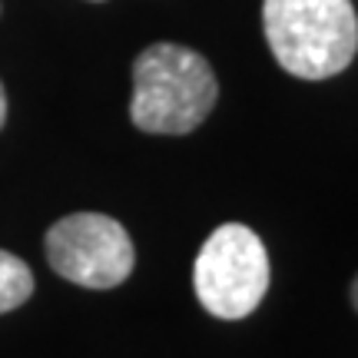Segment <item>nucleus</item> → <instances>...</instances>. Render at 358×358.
<instances>
[{
    "label": "nucleus",
    "mask_w": 358,
    "mask_h": 358,
    "mask_svg": "<svg viewBox=\"0 0 358 358\" xmlns=\"http://www.w3.org/2000/svg\"><path fill=\"white\" fill-rule=\"evenodd\" d=\"M268 252L243 222L219 226L196 256L192 289L203 308L216 319L236 322L259 308L268 292Z\"/></svg>",
    "instance_id": "3"
},
{
    "label": "nucleus",
    "mask_w": 358,
    "mask_h": 358,
    "mask_svg": "<svg viewBox=\"0 0 358 358\" xmlns=\"http://www.w3.org/2000/svg\"><path fill=\"white\" fill-rule=\"evenodd\" d=\"M47 262L83 289H116L129 279L136 252L129 232L103 213H73L47 229Z\"/></svg>",
    "instance_id": "4"
},
{
    "label": "nucleus",
    "mask_w": 358,
    "mask_h": 358,
    "mask_svg": "<svg viewBox=\"0 0 358 358\" xmlns=\"http://www.w3.org/2000/svg\"><path fill=\"white\" fill-rule=\"evenodd\" d=\"M219 100L213 66L189 47L153 43L133 64V103L129 120L143 133L186 136L206 123Z\"/></svg>",
    "instance_id": "1"
},
{
    "label": "nucleus",
    "mask_w": 358,
    "mask_h": 358,
    "mask_svg": "<svg viewBox=\"0 0 358 358\" xmlns=\"http://www.w3.org/2000/svg\"><path fill=\"white\" fill-rule=\"evenodd\" d=\"M268 50L299 80H329L358 53V17L352 0H266Z\"/></svg>",
    "instance_id": "2"
},
{
    "label": "nucleus",
    "mask_w": 358,
    "mask_h": 358,
    "mask_svg": "<svg viewBox=\"0 0 358 358\" xmlns=\"http://www.w3.org/2000/svg\"><path fill=\"white\" fill-rule=\"evenodd\" d=\"M34 295V272L20 256L0 249V315L20 308Z\"/></svg>",
    "instance_id": "5"
},
{
    "label": "nucleus",
    "mask_w": 358,
    "mask_h": 358,
    "mask_svg": "<svg viewBox=\"0 0 358 358\" xmlns=\"http://www.w3.org/2000/svg\"><path fill=\"white\" fill-rule=\"evenodd\" d=\"M7 123V93H3V87H0V127Z\"/></svg>",
    "instance_id": "6"
},
{
    "label": "nucleus",
    "mask_w": 358,
    "mask_h": 358,
    "mask_svg": "<svg viewBox=\"0 0 358 358\" xmlns=\"http://www.w3.org/2000/svg\"><path fill=\"white\" fill-rule=\"evenodd\" d=\"M352 306H355V312H358V275H355V282H352Z\"/></svg>",
    "instance_id": "7"
}]
</instances>
